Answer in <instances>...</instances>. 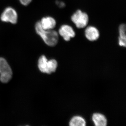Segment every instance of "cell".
I'll return each mask as SVG.
<instances>
[{
	"instance_id": "obj_13",
	"label": "cell",
	"mask_w": 126,
	"mask_h": 126,
	"mask_svg": "<svg viewBox=\"0 0 126 126\" xmlns=\"http://www.w3.org/2000/svg\"><path fill=\"white\" fill-rule=\"evenodd\" d=\"M56 4L60 8H63L65 6V3L63 1H56Z\"/></svg>"
},
{
	"instance_id": "obj_9",
	"label": "cell",
	"mask_w": 126,
	"mask_h": 126,
	"mask_svg": "<svg viewBox=\"0 0 126 126\" xmlns=\"http://www.w3.org/2000/svg\"><path fill=\"white\" fill-rule=\"evenodd\" d=\"M118 44L120 46L126 47V27L124 24H121L118 28Z\"/></svg>"
},
{
	"instance_id": "obj_11",
	"label": "cell",
	"mask_w": 126,
	"mask_h": 126,
	"mask_svg": "<svg viewBox=\"0 0 126 126\" xmlns=\"http://www.w3.org/2000/svg\"><path fill=\"white\" fill-rule=\"evenodd\" d=\"M70 126H85L86 122L84 118L79 116H75L72 118L69 122Z\"/></svg>"
},
{
	"instance_id": "obj_3",
	"label": "cell",
	"mask_w": 126,
	"mask_h": 126,
	"mask_svg": "<svg viewBox=\"0 0 126 126\" xmlns=\"http://www.w3.org/2000/svg\"><path fill=\"white\" fill-rule=\"evenodd\" d=\"M71 19L77 28L81 29L87 27L89 21V17L86 12L78 10L73 14Z\"/></svg>"
},
{
	"instance_id": "obj_5",
	"label": "cell",
	"mask_w": 126,
	"mask_h": 126,
	"mask_svg": "<svg viewBox=\"0 0 126 126\" xmlns=\"http://www.w3.org/2000/svg\"><path fill=\"white\" fill-rule=\"evenodd\" d=\"M0 18L2 22L15 24L17 23L18 21V14L14 8L8 7L2 12Z\"/></svg>"
},
{
	"instance_id": "obj_7",
	"label": "cell",
	"mask_w": 126,
	"mask_h": 126,
	"mask_svg": "<svg viewBox=\"0 0 126 126\" xmlns=\"http://www.w3.org/2000/svg\"><path fill=\"white\" fill-rule=\"evenodd\" d=\"M84 35L86 39L89 41H94L99 39L100 33L96 27L90 26L86 27Z\"/></svg>"
},
{
	"instance_id": "obj_6",
	"label": "cell",
	"mask_w": 126,
	"mask_h": 126,
	"mask_svg": "<svg viewBox=\"0 0 126 126\" xmlns=\"http://www.w3.org/2000/svg\"><path fill=\"white\" fill-rule=\"evenodd\" d=\"M58 33L59 35L61 36L66 41H69L76 35V33L73 27L67 24L61 25L59 29Z\"/></svg>"
},
{
	"instance_id": "obj_8",
	"label": "cell",
	"mask_w": 126,
	"mask_h": 126,
	"mask_svg": "<svg viewBox=\"0 0 126 126\" xmlns=\"http://www.w3.org/2000/svg\"><path fill=\"white\" fill-rule=\"evenodd\" d=\"M39 22L43 29L46 30H53L56 26V21L52 16L43 17Z\"/></svg>"
},
{
	"instance_id": "obj_1",
	"label": "cell",
	"mask_w": 126,
	"mask_h": 126,
	"mask_svg": "<svg viewBox=\"0 0 126 126\" xmlns=\"http://www.w3.org/2000/svg\"><path fill=\"white\" fill-rule=\"evenodd\" d=\"M35 29L36 33L40 36L47 45L53 47L58 44L59 35L57 32L53 30H46L43 29L41 26L39 21L35 24Z\"/></svg>"
},
{
	"instance_id": "obj_10",
	"label": "cell",
	"mask_w": 126,
	"mask_h": 126,
	"mask_svg": "<svg viewBox=\"0 0 126 126\" xmlns=\"http://www.w3.org/2000/svg\"><path fill=\"white\" fill-rule=\"evenodd\" d=\"M92 119L94 125L96 126H106L107 120L105 116L99 113H94L93 115Z\"/></svg>"
},
{
	"instance_id": "obj_4",
	"label": "cell",
	"mask_w": 126,
	"mask_h": 126,
	"mask_svg": "<svg viewBox=\"0 0 126 126\" xmlns=\"http://www.w3.org/2000/svg\"><path fill=\"white\" fill-rule=\"evenodd\" d=\"M12 76L10 66L4 58L0 57V80L6 83L10 80Z\"/></svg>"
},
{
	"instance_id": "obj_12",
	"label": "cell",
	"mask_w": 126,
	"mask_h": 126,
	"mask_svg": "<svg viewBox=\"0 0 126 126\" xmlns=\"http://www.w3.org/2000/svg\"><path fill=\"white\" fill-rule=\"evenodd\" d=\"M19 1L21 4L26 6L31 3L32 0H19Z\"/></svg>"
},
{
	"instance_id": "obj_2",
	"label": "cell",
	"mask_w": 126,
	"mask_h": 126,
	"mask_svg": "<svg viewBox=\"0 0 126 126\" xmlns=\"http://www.w3.org/2000/svg\"><path fill=\"white\" fill-rule=\"evenodd\" d=\"M38 66L42 73L50 74L56 71L58 63L53 59L48 60L45 55H43L39 58Z\"/></svg>"
}]
</instances>
